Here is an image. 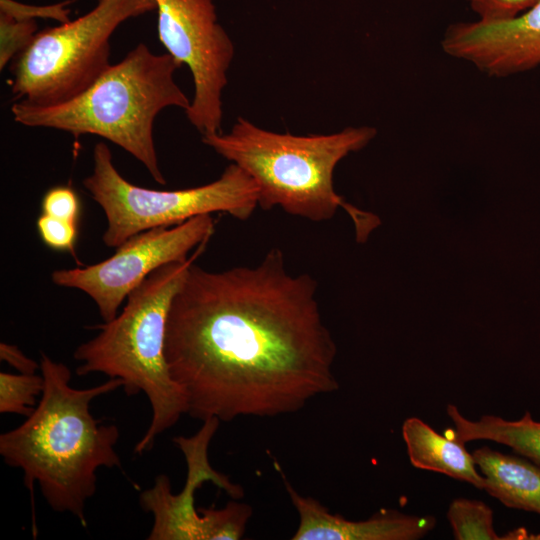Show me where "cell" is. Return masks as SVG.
<instances>
[{
  "label": "cell",
  "mask_w": 540,
  "mask_h": 540,
  "mask_svg": "<svg viewBox=\"0 0 540 540\" xmlns=\"http://www.w3.org/2000/svg\"><path fill=\"white\" fill-rule=\"evenodd\" d=\"M309 274L272 248L254 267H189L166 325L165 358L202 421L294 413L339 388L337 348Z\"/></svg>",
  "instance_id": "obj_1"
},
{
  "label": "cell",
  "mask_w": 540,
  "mask_h": 540,
  "mask_svg": "<svg viewBox=\"0 0 540 540\" xmlns=\"http://www.w3.org/2000/svg\"><path fill=\"white\" fill-rule=\"evenodd\" d=\"M40 366L44 387L34 411L22 424L0 435L4 462L23 471L34 536L35 483L54 511L72 514L85 528V505L96 492V471L122 468L115 450L119 428L102 424L90 412L91 402L122 387V380L109 378L94 387L76 389L65 364L42 352Z\"/></svg>",
  "instance_id": "obj_2"
},
{
  "label": "cell",
  "mask_w": 540,
  "mask_h": 540,
  "mask_svg": "<svg viewBox=\"0 0 540 540\" xmlns=\"http://www.w3.org/2000/svg\"><path fill=\"white\" fill-rule=\"evenodd\" d=\"M376 134L374 127L360 126L297 136L238 117L228 133L203 134L202 142L251 177L263 210L280 207L289 215L322 222L342 208L352 219L357 242L364 243L381 220L337 194L333 176L343 158L366 147Z\"/></svg>",
  "instance_id": "obj_3"
},
{
  "label": "cell",
  "mask_w": 540,
  "mask_h": 540,
  "mask_svg": "<svg viewBox=\"0 0 540 540\" xmlns=\"http://www.w3.org/2000/svg\"><path fill=\"white\" fill-rule=\"evenodd\" d=\"M180 67L170 54H156L139 43L76 97L46 107L15 101L11 113L23 126L106 139L136 158L157 183L165 185L153 126L163 109L186 110L190 105L191 100L174 79Z\"/></svg>",
  "instance_id": "obj_4"
},
{
  "label": "cell",
  "mask_w": 540,
  "mask_h": 540,
  "mask_svg": "<svg viewBox=\"0 0 540 540\" xmlns=\"http://www.w3.org/2000/svg\"><path fill=\"white\" fill-rule=\"evenodd\" d=\"M205 246L186 260L151 273L130 292L123 310L94 327L99 333L74 351V359L80 362L75 370L78 376L102 373L122 380L127 396L146 395L152 418L134 447L138 455L151 450L156 438L187 414L186 397L172 379L165 358L166 325L172 300Z\"/></svg>",
  "instance_id": "obj_5"
},
{
  "label": "cell",
  "mask_w": 540,
  "mask_h": 540,
  "mask_svg": "<svg viewBox=\"0 0 540 540\" xmlns=\"http://www.w3.org/2000/svg\"><path fill=\"white\" fill-rule=\"evenodd\" d=\"M82 184L105 214L103 242L115 248L146 230L178 225L200 215L226 213L244 221L258 206L256 184L234 163L208 184L155 190L126 180L114 166L104 142L94 146L93 170Z\"/></svg>",
  "instance_id": "obj_6"
},
{
  "label": "cell",
  "mask_w": 540,
  "mask_h": 540,
  "mask_svg": "<svg viewBox=\"0 0 540 540\" xmlns=\"http://www.w3.org/2000/svg\"><path fill=\"white\" fill-rule=\"evenodd\" d=\"M155 9L154 0H97L84 15L38 32L11 65L14 100L46 107L76 97L111 65L117 28Z\"/></svg>",
  "instance_id": "obj_7"
},
{
  "label": "cell",
  "mask_w": 540,
  "mask_h": 540,
  "mask_svg": "<svg viewBox=\"0 0 540 540\" xmlns=\"http://www.w3.org/2000/svg\"><path fill=\"white\" fill-rule=\"evenodd\" d=\"M203 422L192 437L173 439L183 452L188 468L183 490L173 494L169 478L160 474L153 486L140 494V506L151 513L154 520L148 540H238L245 533L252 515L249 505L231 501L222 509H199L198 512L195 508V492L205 481H212L233 498L243 493L208 461V447L220 421L210 418Z\"/></svg>",
  "instance_id": "obj_8"
},
{
  "label": "cell",
  "mask_w": 540,
  "mask_h": 540,
  "mask_svg": "<svg viewBox=\"0 0 540 540\" xmlns=\"http://www.w3.org/2000/svg\"><path fill=\"white\" fill-rule=\"evenodd\" d=\"M158 38L192 75L194 95L185 114L201 133L221 131L222 93L234 45L218 23L213 0H154Z\"/></svg>",
  "instance_id": "obj_9"
},
{
  "label": "cell",
  "mask_w": 540,
  "mask_h": 540,
  "mask_svg": "<svg viewBox=\"0 0 540 540\" xmlns=\"http://www.w3.org/2000/svg\"><path fill=\"white\" fill-rule=\"evenodd\" d=\"M214 225L212 215H200L178 225L146 230L127 239L106 260L53 271L52 282L86 293L104 322L111 321L130 292L151 273L169 263L186 260L190 251L206 244Z\"/></svg>",
  "instance_id": "obj_10"
},
{
  "label": "cell",
  "mask_w": 540,
  "mask_h": 540,
  "mask_svg": "<svg viewBox=\"0 0 540 540\" xmlns=\"http://www.w3.org/2000/svg\"><path fill=\"white\" fill-rule=\"evenodd\" d=\"M443 51L493 77L540 66V0L518 17L498 23L462 22L450 26Z\"/></svg>",
  "instance_id": "obj_11"
},
{
  "label": "cell",
  "mask_w": 540,
  "mask_h": 540,
  "mask_svg": "<svg viewBox=\"0 0 540 540\" xmlns=\"http://www.w3.org/2000/svg\"><path fill=\"white\" fill-rule=\"evenodd\" d=\"M285 488L299 516L293 540H417L436 525L433 516L382 510L366 520H348L332 514L318 500L299 494L284 479Z\"/></svg>",
  "instance_id": "obj_12"
},
{
  "label": "cell",
  "mask_w": 540,
  "mask_h": 540,
  "mask_svg": "<svg viewBox=\"0 0 540 540\" xmlns=\"http://www.w3.org/2000/svg\"><path fill=\"white\" fill-rule=\"evenodd\" d=\"M402 437L414 467L441 473L484 490V477L464 443L439 434L417 417L404 421Z\"/></svg>",
  "instance_id": "obj_13"
},
{
  "label": "cell",
  "mask_w": 540,
  "mask_h": 540,
  "mask_svg": "<svg viewBox=\"0 0 540 540\" xmlns=\"http://www.w3.org/2000/svg\"><path fill=\"white\" fill-rule=\"evenodd\" d=\"M473 457L489 495L506 507L540 514V465L487 446Z\"/></svg>",
  "instance_id": "obj_14"
},
{
  "label": "cell",
  "mask_w": 540,
  "mask_h": 540,
  "mask_svg": "<svg viewBox=\"0 0 540 540\" xmlns=\"http://www.w3.org/2000/svg\"><path fill=\"white\" fill-rule=\"evenodd\" d=\"M447 414L454 428L444 435L466 444L470 441L489 440L512 448L514 452L540 465V421L526 411L519 420H506L494 415H483L479 420L463 416L457 406L449 404Z\"/></svg>",
  "instance_id": "obj_15"
},
{
  "label": "cell",
  "mask_w": 540,
  "mask_h": 540,
  "mask_svg": "<svg viewBox=\"0 0 540 540\" xmlns=\"http://www.w3.org/2000/svg\"><path fill=\"white\" fill-rule=\"evenodd\" d=\"M447 519L456 540L503 539L495 531L493 510L483 501L454 499L448 507Z\"/></svg>",
  "instance_id": "obj_16"
},
{
  "label": "cell",
  "mask_w": 540,
  "mask_h": 540,
  "mask_svg": "<svg viewBox=\"0 0 540 540\" xmlns=\"http://www.w3.org/2000/svg\"><path fill=\"white\" fill-rule=\"evenodd\" d=\"M44 387L42 375L0 373V413L28 417L34 411Z\"/></svg>",
  "instance_id": "obj_17"
},
{
  "label": "cell",
  "mask_w": 540,
  "mask_h": 540,
  "mask_svg": "<svg viewBox=\"0 0 540 540\" xmlns=\"http://www.w3.org/2000/svg\"><path fill=\"white\" fill-rule=\"evenodd\" d=\"M37 21L16 20L0 14V69L21 54L34 40Z\"/></svg>",
  "instance_id": "obj_18"
},
{
  "label": "cell",
  "mask_w": 540,
  "mask_h": 540,
  "mask_svg": "<svg viewBox=\"0 0 540 540\" xmlns=\"http://www.w3.org/2000/svg\"><path fill=\"white\" fill-rule=\"evenodd\" d=\"M75 0H63L49 5L25 4L16 0H0V14L16 20L37 21V19L55 20L60 24L70 21L69 6Z\"/></svg>",
  "instance_id": "obj_19"
},
{
  "label": "cell",
  "mask_w": 540,
  "mask_h": 540,
  "mask_svg": "<svg viewBox=\"0 0 540 540\" xmlns=\"http://www.w3.org/2000/svg\"><path fill=\"white\" fill-rule=\"evenodd\" d=\"M77 224L45 214H41L36 221L38 234L47 247L73 255L78 237Z\"/></svg>",
  "instance_id": "obj_20"
},
{
  "label": "cell",
  "mask_w": 540,
  "mask_h": 540,
  "mask_svg": "<svg viewBox=\"0 0 540 540\" xmlns=\"http://www.w3.org/2000/svg\"><path fill=\"white\" fill-rule=\"evenodd\" d=\"M539 0H467L478 21L498 23L512 20Z\"/></svg>",
  "instance_id": "obj_21"
},
{
  "label": "cell",
  "mask_w": 540,
  "mask_h": 540,
  "mask_svg": "<svg viewBox=\"0 0 540 540\" xmlns=\"http://www.w3.org/2000/svg\"><path fill=\"white\" fill-rule=\"evenodd\" d=\"M42 214L78 223L81 203L78 194L70 186L48 189L41 201Z\"/></svg>",
  "instance_id": "obj_22"
},
{
  "label": "cell",
  "mask_w": 540,
  "mask_h": 540,
  "mask_svg": "<svg viewBox=\"0 0 540 540\" xmlns=\"http://www.w3.org/2000/svg\"><path fill=\"white\" fill-rule=\"evenodd\" d=\"M0 358L14 367L19 373L34 374L40 370V363L27 357L16 345L1 342Z\"/></svg>",
  "instance_id": "obj_23"
}]
</instances>
